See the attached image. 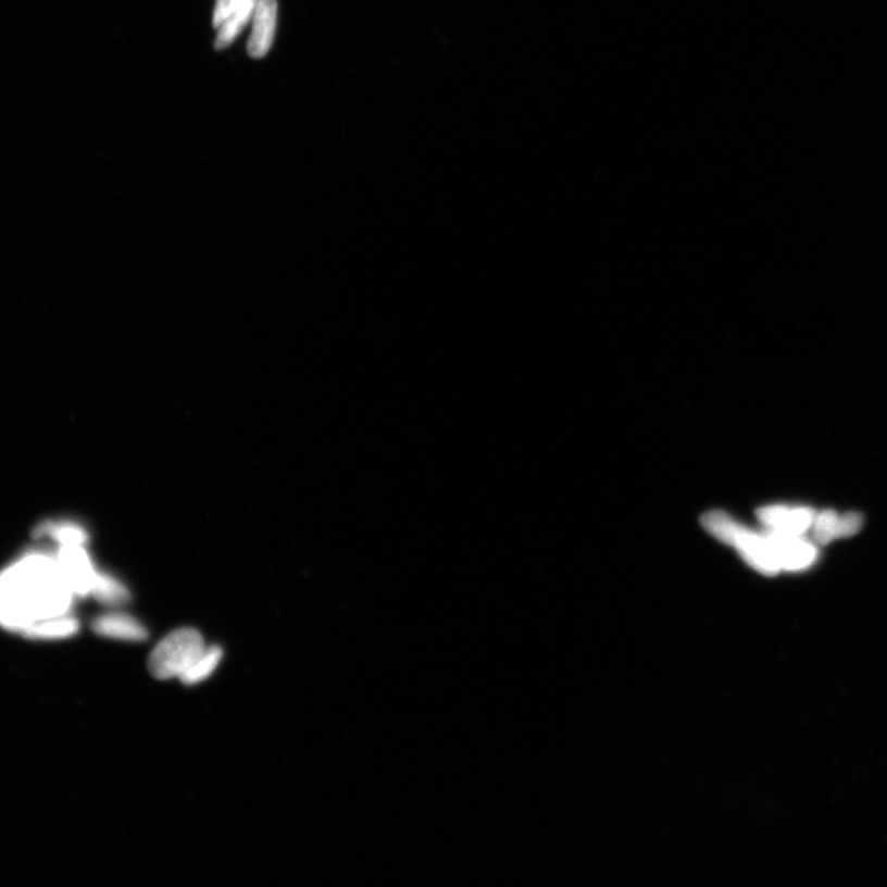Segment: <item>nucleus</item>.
<instances>
[{"label": "nucleus", "mask_w": 887, "mask_h": 887, "mask_svg": "<svg viewBox=\"0 0 887 887\" xmlns=\"http://www.w3.org/2000/svg\"><path fill=\"white\" fill-rule=\"evenodd\" d=\"M74 598L58 558L26 554L0 572V626L26 636L36 626L71 615Z\"/></svg>", "instance_id": "f257e3e1"}, {"label": "nucleus", "mask_w": 887, "mask_h": 887, "mask_svg": "<svg viewBox=\"0 0 887 887\" xmlns=\"http://www.w3.org/2000/svg\"><path fill=\"white\" fill-rule=\"evenodd\" d=\"M704 528L721 541L736 548L742 558L758 572L773 576L782 570L769 534H757L744 528L725 513L711 512L702 517Z\"/></svg>", "instance_id": "f03ea898"}, {"label": "nucleus", "mask_w": 887, "mask_h": 887, "mask_svg": "<svg viewBox=\"0 0 887 887\" xmlns=\"http://www.w3.org/2000/svg\"><path fill=\"white\" fill-rule=\"evenodd\" d=\"M205 649V641L196 628H179L154 647L148 670L160 680L179 679Z\"/></svg>", "instance_id": "7ed1b4c3"}, {"label": "nucleus", "mask_w": 887, "mask_h": 887, "mask_svg": "<svg viewBox=\"0 0 887 887\" xmlns=\"http://www.w3.org/2000/svg\"><path fill=\"white\" fill-rule=\"evenodd\" d=\"M85 547L86 545H63L55 554L63 576L76 597L89 596L99 575Z\"/></svg>", "instance_id": "20e7f679"}, {"label": "nucleus", "mask_w": 887, "mask_h": 887, "mask_svg": "<svg viewBox=\"0 0 887 887\" xmlns=\"http://www.w3.org/2000/svg\"><path fill=\"white\" fill-rule=\"evenodd\" d=\"M816 514L809 508L765 507L758 512L769 530L800 536L812 528Z\"/></svg>", "instance_id": "39448f33"}, {"label": "nucleus", "mask_w": 887, "mask_h": 887, "mask_svg": "<svg viewBox=\"0 0 887 887\" xmlns=\"http://www.w3.org/2000/svg\"><path fill=\"white\" fill-rule=\"evenodd\" d=\"M780 561L782 570L800 571L812 565L817 559V550L800 536L769 530Z\"/></svg>", "instance_id": "423d86ee"}, {"label": "nucleus", "mask_w": 887, "mask_h": 887, "mask_svg": "<svg viewBox=\"0 0 887 887\" xmlns=\"http://www.w3.org/2000/svg\"><path fill=\"white\" fill-rule=\"evenodd\" d=\"M276 0H258L253 14V29L249 37L248 52L253 59H262L270 52L276 27Z\"/></svg>", "instance_id": "0eeeda50"}, {"label": "nucleus", "mask_w": 887, "mask_h": 887, "mask_svg": "<svg viewBox=\"0 0 887 887\" xmlns=\"http://www.w3.org/2000/svg\"><path fill=\"white\" fill-rule=\"evenodd\" d=\"M99 636L118 641L141 642L147 639L146 627L136 617L124 613L100 615L92 623Z\"/></svg>", "instance_id": "6e6552de"}, {"label": "nucleus", "mask_w": 887, "mask_h": 887, "mask_svg": "<svg viewBox=\"0 0 887 887\" xmlns=\"http://www.w3.org/2000/svg\"><path fill=\"white\" fill-rule=\"evenodd\" d=\"M257 2L258 0H248L245 5L238 8L217 27L220 30L215 42L217 50L227 48L242 33L249 21H252Z\"/></svg>", "instance_id": "1a4fd4ad"}, {"label": "nucleus", "mask_w": 887, "mask_h": 887, "mask_svg": "<svg viewBox=\"0 0 887 887\" xmlns=\"http://www.w3.org/2000/svg\"><path fill=\"white\" fill-rule=\"evenodd\" d=\"M90 596L95 597L99 603L110 608L123 607L129 600L128 589L123 582L100 572Z\"/></svg>", "instance_id": "9d476101"}, {"label": "nucleus", "mask_w": 887, "mask_h": 887, "mask_svg": "<svg viewBox=\"0 0 887 887\" xmlns=\"http://www.w3.org/2000/svg\"><path fill=\"white\" fill-rule=\"evenodd\" d=\"M78 630L79 623L77 619L66 615L34 627L25 637L36 641L64 640L76 635Z\"/></svg>", "instance_id": "9b49d317"}, {"label": "nucleus", "mask_w": 887, "mask_h": 887, "mask_svg": "<svg viewBox=\"0 0 887 887\" xmlns=\"http://www.w3.org/2000/svg\"><path fill=\"white\" fill-rule=\"evenodd\" d=\"M222 655H224V652H222L221 647H207L205 651L190 665L189 670L183 674L179 680L184 683L185 686H196V684L210 678L217 670Z\"/></svg>", "instance_id": "f8f14e48"}, {"label": "nucleus", "mask_w": 887, "mask_h": 887, "mask_svg": "<svg viewBox=\"0 0 887 887\" xmlns=\"http://www.w3.org/2000/svg\"><path fill=\"white\" fill-rule=\"evenodd\" d=\"M39 532L40 535L51 536L61 547L63 545H86L89 539L87 530L82 525L71 522L50 523Z\"/></svg>", "instance_id": "ddd939ff"}, {"label": "nucleus", "mask_w": 887, "mask_h": 887, "mask_svg": "<svg viewBox=\"0 0 887 887\" xmlns=\"http://www.w3.org/2000/svg\"><path fill=\"white\" fill-rule=\"evenodd\" d=\"M840 516L832 511L822 512L815 516L812 524L813 536L820 544H828L840 538L839 535Z\"/></svg>", "instance_id": "4468645a"}, {"label": "nucleus", "mask_w": 887, "mask_h": 887, "mask_svg": "<svg viewBox=\"0 0 887 887\" xmlns=\"http://www.w3.org/2000/svg\"><path fill=\"white\" fill-rule=\"evenodd\" d=\"M248 0H217L214 18V26L218 27L222 23L226 21V18L235 13L238 8L245 5Z\"/></svg>", "instance_id": "2eb2a0df"}, {"label": "nucleus", "mask_w": 887, "mask_h": 887, "mask_svg": "<svg viewBox=\"0 0 887 887\" xmlns=\"http://www.w3.org/2000/svg\"><path fill=\"white\" fill-rule=\"evenodd\" d=\"M863 517L858 513H847L840 516L839 535L840 538H848L862 529Z\"/></svg>", "instance_id": "dca6fc26"}]
</instances>
